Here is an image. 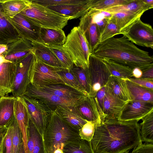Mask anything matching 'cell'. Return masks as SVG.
<instances>
[{
    "label": "cell",
    "instance_id": "6",
    "mask_svg": "<svg viewBox=\"0 0 153 153\" xmlns=\"http://www.w3.org/2000/svg\"><path fill=\"white\" fill-rule=\"evenodd\" d=\"M62 68L48 65L35 58L31 72L30 83L37 87L65 84L58 73Z\"/></svg>",
    "mask_w": 153,
    "mask_h": 153
},
{
    "label": "cell",
    "instance_id": "23",
    "mask_svg": "<svg viewBox=\"0 0 153 153\" xmlns=\"http://www.w3.org/2000/svg\"><path fill=\"white\" fill-rule=\"evenodd\" d=\"M127 103L110 94L106 88L103 102L104 118L103 121L117 119Z\"/></svg>",
    "mask_w": 153,
    "mask_h": 153
},
{
    "label": "cell",
    "instance_id": "28",
    "mask_svg": "<svg viewBox=\"0 0 153 153\" xmlns=\"http://www.w3.org/2000/svg\"><path fill=\"white\" fill-rule=\"evenodd\" d=\"M16 97L7 95L0 98V129L6 127L15 115Z\"/></svg>",
    "mask_w": 153,
    "mask_h": 153
},
{
    "label": "cell",
    "instance_id": "49",
    "mask_svg": "<svg viewBox=\"0 0 153 153\" xmlns=\"http://www.w3.org/2000/svg\"><path fill=\"white\" fill-rule=\"evenodd\" d=\"M7 50V45L0 44V57H3Z\"/></svg>",
    "mask_w": 153,
    "mask_h": 153
},
{
    "label": "cell",
    "instance_id": "27",
    "mask_svg": "<svg viewBox=\"0 0 153 153\" xmlns=\"http://www.w3.org/2000/svg\"><path fill=\"white\" fill-rule=\"evenodd\" d=\"M141 16L129 11L121 10L112 13L110 20L117 25L120 32L123 35Z\"/></svg>",
    "mask_w": 153,
    "mask_h": 153
},
{
    "label": "cell",
    "instance_id": "21",
    "mask_svg": "<svg viewBox=\"0 0 153 153\" xmlns=\"http://www.w3.org/2000/svg\"><path fill=\"white\" fill-rule=\"evenodd\" d=\"M55 111L66 123L78 131L87 122L81 117L75 106H59Z\"/></svg>",
    "mask_w": 153,
    "mask_h": 153
},
{
    "label": "cell",
    "instance_id": "52",
    "mask_svg": "<svg viewBox=\"0 0 153 153\" xmlns=\"http://www.w3.org/2000/svg\"><path fill=\"white\" fill-rule=\"evenodd\" d=\"M53 153H63V152L62 149H57Z\"/></svg>",
    "mask_w": 153,
    "mask_h": 153
},
{
    "label": "cell",
    "instance_id": "46",
    "mask_svg": "<svg viewBox=\"0 0 153 153\" xmlns=\"http://www.w3.org/2000/svg\"><path fill=\"white\" fill-rule=\"evenodd\" d=\"M131 153H153V144L142 143L134 148Z\"/></svg>",
    "mask_w": 153,
    "mask_h": 153
},
{
    "label": "cell",
    "instance_id": "1",
    "mask_svg": "<svg viewBox=\"0 0 153 153\" xmlns=\"http://www.w3.org/2000/svg\"><path fill=\"white\" fill-rule=\"evenodd\" d=\"M94 153H121L142 143L137 121L106 120L95 125L90 141Z\"/></svg>",
    "mask_w": 153,
    "mask_h": 153
},
{
    "label": "cell",
    "instance_id": "26",
    "mask_svg": "<svg viewBox=\"0 0 153 153\" xmlns=\"http://www.w3.org/2000/svg\"><path fill=\"white\" fill-rule=\"evenodd\" d=\"M31 52L36 59L52 66L62 68L56 56L48 46L35 41L31 42Z\"/></svg>",
    "mask_w": 153,
    "mask_h": 153
},
{
    "label": "cell",
    "instance_id": "31",
    "mask_svg": "<svg viewBox=\"0 0 153 153\" xmlns=\"http://www.w3.org/2000/svg\"><path fill=\"white\" fill-rule=\"evenodd\" d=\"M111 75L126 79L132 78L133 69L113 61L101 58Z\"/></svg>",
    "mask_w": 153,
    "mask_h": 153
},
{
    "label": "cell",
    "instance_id": "19",
    "mask_svg": "<svg viewBox=\"0 0 153 153\" xmlns=\"http://www.w3.org/2000/svg\"><path fill=\"white\" fill-rule=\"evenodd\" d=\"M93 0H84L79 4L46 7L62 15L67 16L71 19H76L85 14L90 9Z\"/></svg>",
    "mask_w": 153,
    "mask_h": 153
},
{
    "label": "cell",
    "instance_id": "2",
    "mask_svg": "<svg viewBox=\"0 0 153 153\" xmlns=\"http://www.w3.org/2000/svg\"><path fill=\"white\" fill-rule=\"evenodd\" d=\"M102 59H108L142 71L153 66V58L141 50L125 36L113 37L100 42L91 53Z\"/></svg>",
    "mask_w": 153,
    "mask_h": 153
},
{
    "label": "cell",
    "instance_id": "42",
    "mask_svg": "<svg viewBox=\"0 0 153 153\" xmlns=\"http://www.w3.org/2000/svg\"><path fill=\"white\" fill-rule=\"evenodd\" d=\"M84 0H32L36 3L47 7L50 6H59L82 2Z\"/></svg>",
    "mask_w": 153,
    "mask_h": 153
},
{
    "label": "cell",
    "instance_id": "45",
    "mask_svg": "<svg viewBox=\"0 0 153 153\" xmlns=\"http://www.w3.org/2000/svg\"><path fill=\"white\" fill-rule=\"evenodd\" d=\"M131 81L140 86L153 90V79L143 78L129 79Z\"/></svg>",
    "mask_w": 153,
    "mask_h": 153
},
{
    "label": "cell",
    "instance_id": "32",
    "mask_svg": "<svg viewBox=\"0 0 153 153\" xmlns=\"http://www.w3.org/2000/svg\"><path fill=\"white\" fill-rule=\"evenodd\" d=\"M4 14L11 18L19 13L30 3V0H1Z\"/></svg>",
    "mask_w": 153,
    "mask_h": 153
},
{
    "label": "cell",
    "instance_id": "13",
    "mask_svg": "<svg viewBox=\"0 0 153 153\" xmlns=\"http://www.w3.org/2000/svg\"><path fill=\"white\" fill-rule=\"evenodd\" d=\"M153 111V104L139 101L128 102L117 119L124 121L138 122Z\"/></svg>",
    "mask_w": 153,
    "mask_h": 153
},
{
    "label": "cell",
    "instance_id": "16",
    "mask_svg": "<svg viewBox=\"0 0 153 153\" xmlns=\"http://www.w3.org/2000/svg\"><path fill=\"white\" fill-rule=\"evenodd\" d=\"M75 107L85 120L94 123L95 125L101 123L100 116L94 97L87 96L79 101Z\"/></svg>",
    "mask_w": 153,
    "mask_h": 153
},
{
    "label": "cell",
    "instance_id": "14",
    "mask_svg": "<svg viewBox=\"0 0 153 153\" xmlns=\"http://www.w3.org/2000/svg\"><path fill=\"white\" fill-rule=\"evenodd\" d=\"M78 26L83 33L91 53L100 43L101 34L88 12L81 17Z\"/></svg>",
    "mask_w": 153,
    "mask_h": 153
},
{
    "label": "cell",
    "instance_id": "41",
    "mask_svg": "<svg viewBox=\"0 0 153 153\" xmlns=\"http://www.w3.org/2000/svg\"><path fill=\"white\" fill-rule=\"evenodd\" d=\"M118 34H121L117 26L110 20L101 34L100 43Z\"/></svg>",
    "mask_w": 153,
    "mask_h": 153
},
{
    "label": "cell",
    "instance_id": "34",
    "mask_svg": "<svg viewBox=\"0 0 153 153\" xmlns=\"http://www.w3.org/2000/svg\"><path fill=\"white\" fill-rule=\"evenodd\" d=\"M62 150L63 153H94L91 142L81 138L67 144Z\"/></svg>",
    "mask_w": 153,
    "mask_h": 153
},
{
    "label": "cell",
    "instance_id": "15",
    "mask_svg": "<svg viewBox=\"0 0 153 153\" xmlns=\"http://www.w3.org/2000/svg\"><path fill=\"white\" fill-rule=\"evenodd\" d=\"M7 45V51L3 58L5 61L15 64L29 54L33 48L31 42L22 38Z\"/></svg>",
    "mask_w": 153,
    "mask_h": 153
},
{
    "label": "cell",
    "instance_id": "40",
    "mask_svg": "<svg viewBox=\"0 0 153 153\" xmlns=\"http://www.w3.org/2000/svg\"><path fill=\"white\" fill-rule=\"evenodd\" d=\"M12 128L11 122L5 128L1 146L0 153H12Z\"/></svg>",
    "mask_w": 153,
    "mask_h": 153
},
{
    "label": "cell",
    "instance_id": "9",
    "mask_svg": "<svg viewBox=\"0 0 153 153\" xmlns=\"http://www.w3.org/2000/svg\"><path fill=\"white\" fill-rule=\"evenodd\" d=\"M35 60V56L31 52L15 64L16 71L11 92L14 97L22 96L30 83L31 72Z\"/></svg>",
    "mask_w": 153,
    "mask_h": 153
},
{
    "label": "cell",
    "instance_id": "39",
    "mask_svg": "<svg viewBox=\"0 0 153 153\" xmlns=\"http://www.w3.org/2000/svg\"><path fill=\"white\" fill-rule=\"evenodd\" d=\"M12 128V153H18L22 135L18 126L15 115L11 121Z\"/></svg>",
    "mask_w": 153,
    "mask_h": 153
},
{
    "label": "cell",
    "instance_id": "10",
    "mask_svg": "<svg viewBox=\"0 0 153 153\" xmlns=\"http://www.w3.org/2000/svg\"><path fill=\"white\" fill-rule=\"evenodd\" d=\"M123 35L134 44L153 49L152 27L150 24L142 22L140 19L137 20Z\"/></svg>",
    "mask_w": 153,
    "mask_h": 153
},
{
    "label": "cell",
    "instance_id": "44",
    "mask_svg": "<svg viewBox=\"0 0 153 153\" xmlns=\"http://www.w3.org/2000/svg\"><path fill=\"white\" fill-rule=\"evenodd\" d=\"M34 136V146L32 153H46L43 138L35 127Z\"/></svg>",
    "mask_w": 153,
    "mask_h": 153
},
{
    "label": "cell",
    "instance_id": "20",
    "mask_svg": "<svg viewBox=\"0 0 153 153\" xmlns=\"http://www.w3.org/2000/svg\"><path fill=\"white\" fill-rule=\"evenodd\" d=\"M38 87L63 99L76 102L88 96L65 84H58Z\"/></svg>",
    "mask_w": 153,
    "mask_h": 153
},
{
    "label": "cell",
    "instance_id": "33",
    "mask_svg": "<svg viewBox=\"0 0 153 153\" xmlns=\"http://www.w3.org/2000/svg\"><path fill=\"white\" fill-rule=\"evenodd\" d=\"M140 124V134L142 142L153 143V111L142 119Z\"/></svg>",
    "mask_w": 153,
    "mask_h": 153
},
{
    "label": "cell",
    "instance_id": "47",
    "mask_svg": "<svg viewBox=\"0 0 153 153\" xmlns=\"http://www.w3.org/2000/svg\"><path fill=\"white\" fill-rule=\"evenodd\" d=\"M141 78L153 79V66L143 71Z\"/></svg>",
    "mask_w": 153,
    "mask_h": 153
},
{
    "label": "cell",
    "instance_id": "4",
    "mask_svg": "<svg viewBox=\"0 0 153 153\" xmlns=\"http://www.w3.org/2000/svg\"><path fill=\"white\" fill-rule=\"evenodd\" d=\"M30 3L20 13L41 27L62 30L71 18L30 0Z\"/></svg>",
    "mask_w": 153,
    "mask_h": 153
},
{
    "label": "cell",
    "instance_id": "5",
    "mask_svg": "<svg viewBox=\"0 0 153 153\" xmlns=\"http://www.w3.org/2000/svg\"><path fill=\"white\" fill-rule=\"evenodd\" d=\"M63 47L74 64L84 69L88 67L91 54L83 33L79 27H74L66 37Z\"/></svg>",
    "mask_w": 153,
    "mask_h": 153
},
{
    "label": "cell",
    "instance_id": "3",
    "mask_svg": "<svg viewBox=\"0 0 153 153\" xmlns=\"http://www.w3.org/2000/svg\"><path fill=\"white\" fill-rule=\"evenodd\" d=\"M78 131L66 123L55 111L51 117L44 131L43 139L46 153H53L67 144L81 138Z\"/></svg>",
    "mask_w": 153,
    "mask_h": 153
},
{
    "label": "cell",
    "instance_id": "48",
    "mask_svg": "<svg viewBox=\"0 0 153 153\" xmlns=\"http://www.w3.org/2000/svg\"><path fill=\"white\" fill-rule=\"evenodd\" d=\"M143 71L140 69L135 68L133 69L132 78L139 79L141 77Z\"/></svg>",
    "mask_w": 153,
    "mask_h": 153
},
{
    "label": "cell",
    "instance_id": "7",
    "mask_svg": "<svg viewBox=\"0 0 153 153\" xmlns=\"http://www.w3.org/2000/svg\"><path fill=\"white\" fill-rule=\"evenodd\" d=\"M88 69L90 83L88 96L94 97L97 92L106 85L111 75L102 59L91 53Z\"/></svg>",
    "mask_w": 153,
    "mask_h": 153
},
{
    "label": "cell",
    "instance_id": "30",
    "mask_svg": "<svg viewBox=\"0 0 153 153\" xmlns=\"http://www.w3.org/2000/svg\"><path fill=\"white\" fill-rule=\"evenodd\" d=\"M151 9V7L144 3L142 0H131L126 4L102 10L111 13L121 10H126L142 16L145 11Z\"/></svg>",
    "mask_w": 153,
    "mask_h": 153
},
{
    "label": "cell",
    "instance_id": "35",
    "mask_svg": "<svg viewBox=\"0 0 153 153\" xmlns=\"http://www.w3.org/2000/svg\"><path fill=\"white\" fill-rule=\"evenodd\" d=\"M47 46L56 56L62 68L70 70L74 63L70 56L63 45Z\"/></svg>",
    "mask_w": 153,
    "mask_h": 153
},
{
    "label": "cell",
    "instance_id": "12",
    "mask_svg": "<svg viewBox=\"0 0 153 153\" xmlns=\"http://www.w3.org/2000/svg\"><path fill=\"white\" fill-rule=\"evenodd\" d=\"M4 15L17 30L20 38L31 42H38L40 27L20 13L12 18Z\"/></svg>",
    "mask_w": 153,
    "mask_h": 153
},
{
    "label": "cell",
    "instance_id": "54",
    "mask_svg": "<svg viewBox=\"0 0 153 153\" xmlns=\"http://www.w3.org/2000/svg\"></svg>",
    "mask_w": 153,
    "mask_h": 153
},
{
    "label": "cell",
    "instance_id": "43",
    "mask_svg": "<svg viewBox=\"0 0 153 153\" xmlns=\"http://www.w3.org/2000/svg\"><path fill=\"white\" fill-rule=\"evenodd\" d=\"M94 124L90 121H87L79 131L81 139L91 141L94 132Z\"/></svg>",
    "mask_w": 153,
    "mask_h": 153
},
{
    "label": "cell",
    "instance_id": "36",
    "mask_svg": "<svg viewBox=\"0 0 153 153\" xmlns=\"http://www.w3.org/2000/svg\"><path fill=\"white\" fill-rule=\"evenodd\" d=\"M70 71L74 75L86 93L88 95L90 92V83L88 68L84 69L74 64Z\"/></svg>",
    "mask_w": 153,
    "mask_h": 153
},
{
    "label": "cell",
    "instance_id": "8",
    "mask_svg": "<svg viewBox=\"0 0 153 153\" xmlns=\"http://www.w3.org/2000/svg\"><path fill=\"white\" fill-rule=\"evenodd\" d=\"M21 97L27 108L30 120L43 138L53 111L35 99L24 96Z\"/></svg>",
    "mask_w": 153,
    "mask_h": 153
},
{
    "label": "cell",
    "instance_id": "53",
    "mask_svg": "<svg viewBox=\"0 0 153 153\" xmlns=\"http://www.w3.org/2000/svg\"><path fill=\"white\" fill-rule=\"evenodd\" d=\"M128 152H129V151H126L124 152H122L121 153H128Z\"/></svg>",
    "mask_w": 153,
    "mask_h": 153
},
{
    "label": "cell",
    "instance_id": "18",
    "mask_svg": "<svg viewBox=\"0 0 153 153\" xmlns=\"http://www.w3.org/2000/svg\"><path fill=\"white\" fill-rule=\"evenodd\" d=\"M16 71L15 64L7 61L0 63V97L12 91Z\"/></svg>",
    "mask_w": 153,
    "mask_h": 153
},
{
    "label": "cell",
    "instance_id": "50",
    "mask_svg": "<svg viewBox=\"0 0 153 153\" xmlns=\"http://www.w3.org/2000/svg\"><path fill=\"white\" fill-rule=\"evenodd\" d=\"M143 2L152 8L153 7V0H142Z\"/></svg>",
    "mask_w": 153,
    "mask_h": 153
},
{
    "label": "cell",
    "instance_id": "11",
    "mask_svg": "<svg viewBox=\"0 0 153 153\" xmlns=\"http://www.w3.org/2000/svg\"><path fill=\"white\" fill-rule=\"evenodd\" d=\"M23 96L33 98L40 101L48 107L52 111H55L58 106H75L78 102L61 98L36 87L30 83L27 86Z\"/></svg>",
    "mask_w": 153,
    "mask_h": 153
},
{
    "label": "cell",
    "instance_id": "38",
    "mask_svg": "<svg viewBox=\"0 0 153 153\" xmlns=\"http://www.w3.org/2000/svg\"><path fill=\"white\" fill-rule=\"evenodd\" d=\"M131 0H93L90 9L102 10L126 4Z\"/></svg>",
    "mask_w": 153,
    "mask_h": 153
},
{
    "label": "cell",
    "instance_id": "25",
    "mask_svg": "<svg viewBox=\"0 0 153 153\" xmlns=\"http://www.w3.org/2000/svg\"><path fill=\"white\" fill-rule=\"evenodd\" d=\"M66 36L62 30L41 27L38 42L46 46L63 45Z\"/></svg>",
    "mask_w": 153,
    "mask_h": 153
},
{
    "label": "cell",
    "instance_id": "29",
    "mask_svg": "<svg viewBox=\"0 0 153 153\" xmlns=\"http://www.w3.org/2000/svg\"><path fill=\"white\" fill-rule=\"evenodd\" d=\"M125 79L132 100L153 104V90L140 86L131 81L128 79Z\"/></svg>",
    "mask_w": 153,
    "mask_h": 153
},
{
    "label": "cell",
    "instance_id": "24",
    "mask_svg": "<svg viewBox=\"0 0 153 153\" xmlns=\"http://www.w3.org/2000/svg\"><path fill=\"white\" fill-rule=\"evenodd\" d=\"M20 38L17 30L6 18L0 0V44L7 45Z\"/></svg>",
    "mask_w": 153,
    "mask_h": 153
},
{
    "label": "cell",
    "instance_id": "37",
    "mask_svg": "<svg viewBox=\"0 0 153 153\" xmlns=\"http://www.w3.org/2000/svg\"><path fill=\"white\" fill-rule=\"evenodd\" d=\"M65 84L75 88L86 96L88 95L85 91L76 78L70 70L62 68L58 72Z\"/></svg>",
    "mask_w": 153,
    "mask_h": 153
},
{
    "label": "cell",
    "instance_id": "17",
    "mask_svg": "<svg viewBox=\"0 0 153 153\" xmlns=\"http://www.w3.org/2000/svg\"><path fill=\"white\" fill-rule=\"evenodd\" d=\"M15 116L22 134L25 153H28L27 132L30 118L27 108L21 97L16 98Z\"/></svg>",
    "mask_w": 153,
    "mask_h": 153
},
{
    "label": "cell",
    "instance_id": "22",
    "mask_svg": "<svg viewBox=\"0 0 153 153\" xmlns=\"http://www.w3.org/2000/svg\"><path fill=\"white\" fill-rule=\"evenodd\" d=\"M106 86L109 93L120 100L127 102L132 100L125 79L111 75Z\"/></svg>",
    "mask_w": 153,
    "mask_h": 153
},
{
    "label": "cell",
    "instance_id": "51",
    "mask_svg": "<svg viewBox=\"0 0 153 153\" xmlns=\"http://www.w3.org/2000/svg\"><path fill=\"white\" fill-rule=\"evenodd\" d=\"M18 153H26L23 140L20 143Z\"/></svg>",
    "mask_w": 153,
    "mask_h": 153
}]
</instances>
